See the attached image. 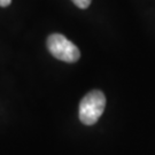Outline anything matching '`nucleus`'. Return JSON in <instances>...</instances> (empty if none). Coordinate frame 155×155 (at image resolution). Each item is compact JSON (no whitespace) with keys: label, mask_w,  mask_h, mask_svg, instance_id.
<instances>
[{"label":"nucleus","mask_w":155,"mask_h":155,"mask_svg":"<svg viewBox=\"0 0 155 155\" xmlns=\"http://www.w3.org/2000/svg\"><path fill=\"white\" fill-rule=\"evenodd\" d=\"M106 97L99 90L91 91L79 104V120L85 125H93L104 114Z\"/></svg>","instance_id":"nucleus-1"},{"label":"nucleus","mask_w":155,"mask_h":155,"mask_svg":"<svg viewBox=\"0 0 155 155\" xmlns=\"http://www.w3.org/2000/svg\"><path fill=\"white\" fill-rule=\"evenodd\" d=\"M47 48L58 60L68 63L78 61L81 56L77 46L60 33H53L47 38Z\"/></svg>","instance_id":"nucleus-2"},{"label":"nucleus","mask_w":155,"mask_h":155,"mask_svg":"<svg viewBox=\"0 0 155 155\" xmlns=\"http://www.w3.org/2000/svg\"><path fill=\"white\" fill-rule=\"evenodd\" d=\"M71 1L77 6L78 8L85 9V8H87V7L91 5V1H92V0H71Z\"/></svg>","instance_id":"nucleus-3"},{"label":"nucleus","mask_w":155,"mask_h":155,"mask_svg":"<svg viewBox=\"0 0 155 155\" xmlns=\"http://www.w3.org/2000/svg\"><path fill=\"white\" fill-rule=\"evenodd\" d=\"M12 2V0H0V7H7L9 6Z\"/></svg>","instance_id":"nucleus-4"}]
</instances>
